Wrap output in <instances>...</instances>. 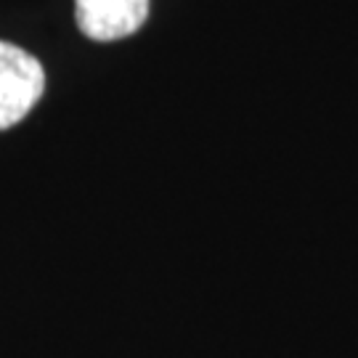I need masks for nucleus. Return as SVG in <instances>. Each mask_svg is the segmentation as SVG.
Masks as SVG:
<instances>
[{"label": "nucleus", "instance_id": "nucleus-1", "mask_svg": "<svg viewBox=\"0 0 358 358\" xmlns=\"http://www.w3.org/2000/svg\"><path fill=\"white\" fill-rule=\"evenodd\" d=\"M45 88L40 62L19 45L0 40V130L13 128L29 115Z\"/></svg>", "mask_w": 358, "mask_h": 358}, {"label": "nucleus", "instance_id": "nucleus-2", "mask_svg": "<svg viewBox=\"0 0 358 358\" xmlns=\"http://www.w3.org/2000/svg\"><path fill=\"white\" fill-rule=\"evenodd\" d=\"M80 29L90 40H120L138 32L149 16V0H75Z\"/></svg>", "mask_w": 358, "mask_h": 358}]
</instances>
